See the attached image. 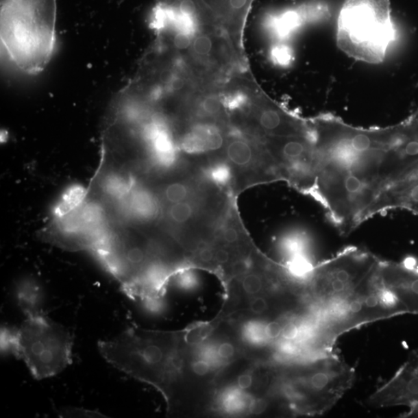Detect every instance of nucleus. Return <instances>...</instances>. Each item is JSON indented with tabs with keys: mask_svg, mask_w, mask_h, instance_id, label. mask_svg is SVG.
<instances>
[{
	"mask_svg": "<svg viewBox=\"0 0 418 418\" xmlns=\"http://www.w3.org/2000/svg\"><path fill=\"white\" fill-rule=\"evenodd\" d=\"M237 382L241 389L247 390L252 385L253 378L249 374L245 373L238 376Z\"/></svg>",
	"mask_w": 418,
	"mask_h": 418,
	"instance_id": "nucleus-25",
	"label": "nucleus"
},
{
	"mask_svg": "<svg viewBox=\"0 0 418 418\" xmlns=\"http://www.w3.org/2000/svg\"><path fill=\"white\" fill-rule=\"evenodd\" d=\"M128 189V182H125L122 175L109 177L104 185L105 192L113 199H122L127 193Z\"/></svg>",
	"mask_w": 418,
	"mask_h": 418,
	"instance_id": "nucleus-14",
	"label": "nucleus"
},
{
	"mask_svg": "<svg viewBox=\"0 0 418 418\" xmlns=\"http://www.w3.org/2000/svg\"><path fill=\"white\" fill-rule=\"evenodd\" d=\"M243 288L249 295H256L262 289L264 282L256 274H249L245 277L242 282Z\"/></svg>",
	"mask_w": 418,
	"mask_h": 418,
	"instance_id": "nucleus-17",
	"label": "nucleus"
},
{
	"mask_svg": "<svg viewBox=\"0 0 418 418\" xmlns=\"http://www.w3.org/2000/svg\"><path fill=\"white\" fill-rule=\"evenodd\" d=\"M188 192V188L182 183H172L165 188L164 197L167 201L171 204L184 201L186 199Z\"/></svg>",
	"mask_w": 418,
	"mask_h": 418,
	"instance_id": "nucleus-16",
	"label": "nucleus"
},
{
	"mask_svg": "<svg viewBox=\"0 0 418 418\" xmlns=\"http://www.w3.org/2000/svg\"><path fill=\"white\" fill-rule=\"evenodd\" d=\"M227 158L232 164L238 167H245L253 159V148L247 141L234 139L230 141L226 148Z\"/></svg>",
	"mask_w": 418,
	"mask_h": 418,
	"instance_id": "nucleus-13",
	"label": "nucleus"
},
{
	"mask_svg": "<svg viewBox=\"0 0 418 418\" xmlns=\"http://www.w3.org/2000/svg\"><path fill=\"white\" fill-rule=\"evenodd\" d=\"M193 209L192 206L186 201H182L172 204L169 209L171 219L177 223H184L192 218Z\"/></svg>",
	"mask_w": 418,
	"mask_h": 418,
	"instance_id": "nucleus-15",
	"label": "nucleus"
},
{
	"mask_svg": "<svg viewBox=\"0 0 418 418\" xmlns=\"http://www.w3.org/2000/svg\"><path fill=\"white\" fill-rule=\"evenodd\" d=\"M223 238L225 242L234 243L238 241V232L234 228L227 229L224 232Z\"/></svg>",
	"mask_w": 418,
	"mask_h": 418,
	"instance_id": "nucleus-26",
	"label": "nucleus"
},
{
	"mask_svg": "<svg viewBox=\"0 0 418 418\" xmlns=\"http://www.w3.org/2000/svg\"><path fill=\"white\" fill-rule=\"evenodd\" d=\"M254 0H157L154 9L225 33L245 55L243 34Z\"/></svg>",
	"mask_w": 418,
	"mask_h": 418,
	"instance_id": "nucleus-8",
	"label": "nucleus"
},
{
	"mask_svg": "<svg viewBox=\"0 0 418 418\" xmlns=\"http://www.w3.org/2000/svg\"><path fill=\"white\" fill-rule=\"evenodd\" d=\"M381 280L404 315H418V266L385 261L381 269Z\"/></svg>",
	"mask_w": 418,
	"mask_h": 418,
	"instance_id": "nucleus-10",
	"label": "nucleus"
},
{
	"mask_svg": "<svg viewBox=\"0 0 418 418\" xmlns=\"http://www.w3.org/2000/svg\"><path fill=\"white\" fill-rule=\"evenodd\" d=\"M218 352L221 357L224 358V359H229V358L234 355L235 349L234 345L225 343L219 346Z\"/></svg>",
	"mask_w": 418,
	"mask_h": 418,
	"instance_id": "nucleus-22",
	"label": "nucleus"
},
{
	"mask_svg": "<svg viewBox=\"0 0 418 418\" xmlns=\"http://www.w3.org/2000/svg\"><path fill=\"white\" fill-rule=\"evenodd\" d=\"M312 123L315 146L314 198L328 219L349 235L373 217V208L393 181L395 127L355 129L336 119Z\"/></svg>",
	"mask_w": 418,
	"mask_h": 418,
	"instance_id": "nucleus-1",
	"label": "nucleus"
},
{
	"mask_svg": "<svg viewBox=\"0 0 418 418\" xmlns=\"http://www.w3.org/2000/svg\"><path fill=\"white\" fill-rule=\"evenodd\" d=\"M199 256L203 262H210L213 258L214 254L211 249H204L201 251Z\"/></svg>",
	"mask_w": 418,
	"mask_h": 418,
	"instance_id": "nucleus-28",
	"label": "nucleus"
},
{
	"mask_svg": "<svg viewBox=\"0 0 418 418\" xmlns=\"http://www.w3.org/2000/svg\"><path fill=\"white\" fill-rule=\"evenodd\" d=\"M16 297L18 304L26 316L42 312L43 291L35 280H23L16 288Z\"/></svg>",
	"mask_w": 418,
	"mask_h": 418,
	"instance_id": "nucleus-12",
	"label": "nucleus"
},
{
	"mask_svg": "<svg viewBox=\"0 0 418 418\" xmlns=\"http://www.w3.org/2000/svg\"><path fill=\"white\" fill-rule=\"evenodd\" d=\"M397 208L418 216V160L382 193L373 208V217Z\"/></svg>",
	"mask_w": 418,
	"mask_h": 418,
	"instance_id": "nucleus-11",
	"label": "nucleus"
},
{
	"mask_svg": "<svg viewBox=\"0 0 418 418\" xmlns=\"http://www.w3.org/2000/svg\"><path fill=\"white\" fill-rule=\"evenodd\" d=\"M282 336L288 341H292L299 336V328L295 324L291 323L283 328Z\"/></svg>",
	"mask_w": 418,
	"mask_h": 418,
	"instance_id": "nucleus-21",
	"label": "nucleus"
},
{
	"mask_svg": "<svg viewBox=\"0 0 418 418\" xmlns=\"http://www.w3.org/2000/svg\"><path fill=\"white\" fill-rule=\"evenodd\" d=\"M57 0H0L3 49L23 73H41L56 45Z\"/></svg>",
	"mask_w": 418,
	"mask_h": 418,
	"instance_id": "nucleus-2",
	"label": "nucleus"
},
{
	"mask_svg": "<svg viewBox=\"0 0 418 418\" xmlns=\"http://www.w3.org/2000/svg\"><path fill=\"white\" fill-rule=\"evenodd\" d=\"M61 416L64 417H101L103 415L97 410H88L81 408L65 409L62 412Z\"/></svg>",
	"mask_w": 418,
	"mask_h": 418,
	"instance_id": "nucleus-18",
	"label": "nucleus"
},
{
	"mask_svg": "<svg viewBox=\"0 0 418 418\" xmlns=\"http://www.w3.org/2000/svg\"><path fill=\"white\" fill-rule=\"evenodd\" d=\"M368 402L379 408H411L418 404V349L410 352L402 367L369 397Z\"/></svg>",
	"mask_w": 418,
	"mask_h": 418,
	"instance_id": "nucleus-9",
	"label": "nucleus"
},
{
	"mask_svg": "<svg viewBox=\"0 0 418 418\" xmlns=\"http://www.w3.org/2000/svg\"><path fill=\"white\" fill-rule=\"evenodd\" d=\"M26 317L16 330L2 328V352L25 362L36 380L62 372L73 362V334L43 312Z\"/></svg>",
	"mask_w": 418,
	"mask_h": 418,
	"instance_id": "nucleus-3",
	"label": "nucleus"
},
{
	"mask_svg": "<svg viewBox=\"0 0 418 418\" xmlns=\"http://www.w3.org/2000/svg\"><path fill=\"white\" fill-rule=\"evenodd\" d=\"M321 336L332 349L345 332L372 322L404 315L399 304L376 275L354 294L325 308L312 310Z\"/></svg>",
	"mask_w": 418,
	"mask_h": 418,
	"instance_id": "nucleus-5",
	"label": "nucleus"
},
{
	"mask_svg": "<svg viewBox=\"0 0 418 418\" xmlns=\"http://www.w3.org/2000/svg\"><path fill=\"white\" fill-rule=\"evenodd\" d=\"M354 380V368L333 351L312 356L298 383L302 410L314 416L326 413L350 389Z\"/></svg>",
	"mask_w": 418,
	"mask_h": 418,
	"instance_id": "nucleus-7",
	"label": "nucleus"
},
{
	"mask_svg": "<svg viewBox=\"0 0 418 418\" xmlns=\"http://www.w3.org/2000/svg\"><path fill=\"white\" fill-rule=\"evenodd\" d=\"M382 260L357 247L345 249L310 270L309 295L313 310L339 302L378 275Z\"/></svg>",
	"mask_w": 418,
	"mask_h": 418,
	"instance_id": "nucleus-6",
	"label": "nucleus"
},
{
	"mask_svg": "<svg viewBox=\"0 0 418 418\" xmlns=\"http://www.w3.org/2000/svg\"><path fill=\"white\" fill-rule=\"evenodd\" d=\"M402 417H418V404L413 406V407L409 408V410L406 412L402 416Z\"/></svg>",
	"mask_w": 418,
	"mask_h": 418,
	"instance_id": "nucleus-29",
	"label": "nucleus"
},
{
	"mask_svg": "<svg viewBox=\"0 0 418 418\" xmlns=\"http://www.w3.org/2000/svg\"><path fill=\"white\" fill-rule=\"evenodd\" d=\"M396 34L388 0H347L340 11L338 46L358 61L383 62Z\"/></svg>",
	"mask_w": 418,
	"mask_h": 418,
	"instance_id": "nucleus-4",
	"label": "nucleus"
},
{
	"mask_svg": "<svg viewBox=\"0 0 418 418\" xmlns=\"http://www.w3.org/2000/svg\"><path fill=\"white\" fill-rule=\"evenodd\" d=\"M267 408V403L265 399H259L251 404L250 412L254 415L262 413Z\"/></svg>",
	"mask_w": 418,
	"mask_h": 418,
	"instance_id": "nucleus-23",
	"label": "nucleus"
},
{
	"mask_svg": "<svg viewBox=\"0 0 418 418\" xmlns=\"http://www.w3.org/2000/svg\"><path fill=\"white\" fill-rule=\"evenodd\" d=\"M193 371L199 376H205L209 371V365L205 361H197L193 366Z\"/></svg>",
	"mask_w": 418,
	"mask_h": 418,
	"instance_id": "nucleus-24",
	"label": "nucleus"
},
{
	"mask_svg": "<svg viewBox=\"0 0 418 418\" xmlns=\"http://www.w3.org/2000/svg\"><path fill=\"white\" fill-rule=\"evenodd\" d=\"M214 258H216V260L220 262V264H225V262L229 260L230 255L226 250L221 249L214 254Z\"/></svg>",
	"mask_w": 418,
	"mask_h": 418,
	"instance_id": "nucleus-27",
	"label": "nucleus"
},
{
	"mask_svg": "<svg viewBox=\"0 0 418 418\" xmlns=\"http://www.w3.org/2000/svg\"><path fill=\"white\" fill-rule=\"evenodd\" d=\"M283 327L277 321H271L265 327L266 336L269 339H277L282 336Z\"/></svg>",
	"mask_w": 418,
	"mask_h": 418,
	"instance_id": "nucleus-20",
	"label": "nucleus"
},
{
	"mask_svg": "<svg viewBox=\"0 0 418 418\" xmlns=\"http://www.w3.org/2000/svg\"><path fill=\"white\" fill-rule=\"evenodd\" d=\"M269 308V304L265 298L261 297H256L250 303V309L256 315L264 314Z\"/></svg>",
	"mask_w": 418,
	"mask_h": 418,
	"instance_id": "nucleus-19",
	"label": "nucleus"
}]
</instances>
